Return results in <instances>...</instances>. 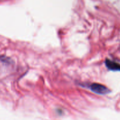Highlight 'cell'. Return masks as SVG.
<instances>
[{"label": "cell", "instance_id": "7a4b0ae2", "mask_svg": "<svg viewBox=\"0 0 120 120\" xmlns=\"http://www.w3.org/2000/svg\"><path fill=\"white\" fill-rule=\"evenodd\" d=\"M105 66L107 68L111 71H120V64L112 61L110 59H106L105 62Z\"/></svg>", "mask_w": 120, "mask_h": 120}, {"label": "cell", "instance_id": "6da1fadb", "mask_svg": "<svg viewBox=\"0 0 120 120\" xmlns=\"http://www.w3.org/2000/svg\"><path fill=\"white\" fill-rule=\"evenodd\" d=\"M89 88L91 91L98 94L104 95L110 92V90L106 86L99 83H92L90 85Z\"/></svg>", "mask_w": 120, "mask_h": 120}]
</instances>
